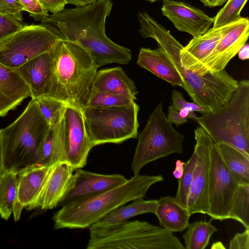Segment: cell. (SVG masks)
<instances>
[{"label":"cell","mask_w":249,"mask_h":249,"mask_svg":"<svg viewBox=\"0 0 249 249\" xmlns=\"http://www.w3.org/2000/svg\"><path fill=\"white\" fill-rule=\"evenodd\" d=\"M139 109L135 101L125 106L86 107L82 111L92 147L107 143H120L137 138Z\"/></svg>","instance_id":"ba28073f"},{"label":"cell","mask_w":249,"mask_h":249,"mask_svg":"<svg viewBox=\"0 0 249 249\" xmlns=\"http://www.w3.org/2000/svg\"><path fill=\"white\" fill-rule=\"evenodd\" d=\"M238 186L214 143L210 154L208 182L209 215L212 219L220 221L229 219Z\"/></svg>","instance_id":"7c38bea8"},{"label":"cell","mask_w":249,"mask_h":249,"mask_svg":"<svg viewBox=\"0 0 249 249\" xmlns=\"http://www.w3.org/2000/svg\"><path fill=\"white\" fill-rule=\"evenodd\" d=\"M56 125L49 127L39 152V165L50 168L53 165Z\"/></svg>","instance_id":"836d02e7"},{"label":"cell","mask_w":249,"mask_h":249,"mask_svg":"<svg viewBox=\"0 0 249 249\" xmlns=\"http://www.w3.org/2000/svg\"><path fill=\"white\" fill-rule=\"evenodd\" d=\"M166 53L179 74L183 89L193 102L213 112L226 104L238 86V81L223 70L200 76L185 68L181 64L180 51L183 46L173 37L158 46Z\"/></svg>","instance_id":"52a82bcc"},{"label":"cell","mask_w":249,"mask_h":249,"mask_svg":"<svg viewBox=\"0 0 249 249\" xmlns=\"http://www.w3.org/2000/svg\"><path fill=\"white\" fill-rule=\"evenodd\" d=\"M195 135L196 144L194 151L196 154V161L186 208L191 215L196 213L209 215L210 154L214 142L209 134L200 126L195 130Z\"/></svg>","instance_id":"4fadbf2b"},{"label":"cell","mask_w":249,"mask_h":249,"mask_svg":"<svg viewBox=\"0 0 249 249\" xmlns=\"http://www.w3.org/2000/svg\"><path fill=\"white\" fill-rule=\"evenodd\" d=\"M107 92L136 100L138 91L134 82L121 67L97 71L92 84V90Z\"/></svg>","instance_id":"7402d4cb"},{"label":"cell","mask_w":249,"mask_h":249,"mask_svg":"<svg viewBox=\"0 0 249 249\" xmlns=\"http://www.w3.org/2000/svg\"><path fill=\"white\" fill-rule=\"evenodd\" d=\"M87 249H184L172 232L146 221H125L102 228L89 227Z\"/></svg>","instance_id":"8992f818"},{"label":"cell","mask_w":249,"mask_h":249,"mask_svg":"<svg viewBox=\"0 0 249 249\" xmlns=\"http://www.w3.org/2000/svg\"><path fill=\"white\" fill-rule=\"evenodd\" d=\"M29 97L30 89L18 71L0 63V117L6 116Z\"/></svg>","instance_id":"44dd1931"},{"label":"cell","mask_w":249,"mask_h":249,"mask_svg":"<svg viewBox=\"0 0 249 249\" xmlns=\"http://www.w3.org/2000/svg\"><path fill=\"white\" fill-rule=\"evenodd\" d=\"M16 70L29 87L32 99L48 97L53 75L50 51L37 56Z\"/></svg>","instance_id":"d6986e66"},{"label":"cell","mask_w":249,"mask_h":249,"mask_svg":"<svg viewBox=\"0 0 249 249\" xmlns=\"http://www.w3.org/2000/svg\"><path fill=\"white\" fill-rule=\"evenodd\" d=\"M146 0L149 1L151 2H153L154 1H158V0Z\"/></svg>","instance_id":"c3c4849f"},{"label":"cell","mask_w":249,"mask_h":249,"mask_svg":"<svg viewBox=\"0 0 249 249\" xmlns=\"http://www.w3.org/2000/svg\"><path fill=\"white\" fill-rule=\"evenodd\" d=\"M233 23L218 28L212 27L202 35L193 38L180 51V61L183 66L198 74L204 61Z\"/></svg>","instance_id":"ac0fdd59"},{"label":"cell","mask_w":249,"mask_h":249,"mask_svg":"<svg viewBox=\"0 0 249 249\" xmlns=\"http://www.w3.org/2000/svg\"><path fill=\"white\" fill-rule=\"evenodd\" d=\"M171 99L172 103L171 105L178 110L184 108L191 111H197L202 114L210 112L207 108L194 102H187L183 97L182 93L176 90H173Z\"/></svg>","instance_id":"8d00e7d4"},{"label":"cell","mask_w":249,"mask_h":249,"mask_svg":"<svg viewBox=\"0 0 249 249\" xmlns=\"http://www.w3.org/2000/svg\"><path fill=\"white\" fill-rule=\"evenodd\" d=\"M49 127L36 100L32 99L21 115L1 129L5 170L18 175L39 165V152Z\"/></svg>","instance_id":"277c9868"},{"label":"cell","mask_w":249,"mask_h":249,"mask_svg":"<svg viewBox=\"0 0 249 249\" xmlns=\"http://www.w3.org/2000/svg\"><path fill=\"white\" fill-rule=\"evenodd\" d=\"M50 52L53 75L47 97L83 110L88 107L99 67L87 50L72 42L59 39Z\"/></svg>","instance_id":"7a4b0ae2"},{"label":"cell","mask_w":249,"mask_h":249,"mask_svg":"<svg viewBox=\"0 0 249 249\" xmlns=\"http://www.w3.org/2000/svg\"><path fill=\"white\" fill-rule=\"evenodd\" d=\"M22 6L19 0H0V13L23 23Z\"/></svg>","instance_id":"d590c367"},{"label":"cell","mask_w":249,"mask_h":249,"mask_svg":"<svg viewBox=\"0 0 249 249\" xmlns=\"http://www.w3.org/2000/svg\"><path fill=\"white\" fill-rule=\"evenodd\" d=\"M50 168L35 165L21 172L17 176V196L13 215L14 220L20 218L22 209H34L41 194Z\"/></svg>","instance_id":"e0dca14e"},{"label":"cell","mask_w":249,"mask_h":249,"mask_svg":"<svg viewBox=\"0 0 249 249\" xmlns=\"http://www.w3.org/2000/svg\"><path fill=\"white\" fill-rule=\"evenodd\" d=\"M44 7L53 14H58L65 9L66 0H39Z\"/></svg>","instance_id":"ab89813d"},{"label":"cell","mask_w":249,"mask_h":249,"mask_svg":"<svg viewBox=\"0 0 249 249\" xmlns=\"http://www.w3.org/2000/svg\"><path fill=\"white\" fill-rule=\"evenodd\" d=\"M23 10L28 12L36 21H42L49 16L48 10L39 0H19Z\"/></svg>","instance_id":"e575fe53"},{"label":"cell","mask_w":249,"mask_h":249,"mask_svg":"<svg viewBox=\"0 0 249 249\" xmlns=\"http://www.w3.org/2000/svg\"><path fill=\"white\" fill-rule=\"evenodd\" d=\"M168 110V112L166 117L172 124H175L178 126L188 121V119L182 117L179 114V110L175 108L172 105L169 106Z\"/></svg>","instance_id":"60d3db41"},{"label":"cell","mask_w":249,"mask_h":249,"mask_svg":"<svg viewBox=\"0 0 249 249\" xmlns=\"http://www.w3.org/2000/svg\"><path fill=\"white\" fill-rule=\"evenodd\" d=\"M204 5L213 8L217 6H221L225 3L224 0H199Z\"/></svg>","instance_id":"bcb514c9"},{"label":"cell","mask_w":249,"mask_h":249,"mask_svg":"<svg viewBox=\"0 0 249 249\" xmlns=\"http://www.w3.org/2000/svg\"><path fill=\"white\" fill-rule=\"evenodd\" d=\"M112 7L111 0H97L49 15L41 22L59 39L82 46L99 67L111 63L127 65L132 59L131 50L112 41L106 34V20Z\"/></svg>","instance_id":"6da1fadb"},{"label":"cell","mask_w":249,"mask_h":249,"mask_svg":"<svg viewBox=\"0 0 249 249\" xmlns=\"http://www.w3.org/2000/svg\"><path fill=\"white\" fill-rule=\"evenodd\" d=\"M196 121L215 144L224 143L249 158V81H238L228 102L213 112L202 114Z\"/></svg>","instance_id":"5b68a950"},{"label":"cell","mask_w":249,"mask_h":249,"mask_svg":"<svg viewBox=\"0 0 249 249\" xmlns=\"http://www.w3.org/2000/svg\"><path fill=\"white\" fill-rule=\"evenodd\" d=\"M184 136L178 132L167 120L159 103L149 116L138 136L131 164L134 175L147 163L174 154L183 153Z\"/></svg>","instance_id":"9c48e42d"},{"label":"cell","mask_w":249,"mask_h":249,"mask_svg":"<svg viewBox=\"0 0 249 249\" xmlns=\"http://www.w3.org/2000/svg\"><path fill=\"white\" fill-rule=\"evenodd\" d=\"M184 163L185 162H182L179 160L177 161L175 169L173 172L174 176L176 178L179 179L181 177Z\"/></svg>","instance_id":"f6af8a7d"},{"label":"cell","mask_w":249,"mask_h":249,"mask_svg":"<svg viewBox=\"0 0 249 249\" xmlns=\"http://www.w3.org/2000/svg\"><path fill=\"white\" fill-rule=\"evenodd\" d=\"M24 25L23 23L0 13V41L17 32Z\"/></svg>","instance_id":"74e56055"},{"label":"cell","mask_w":249,"mask_h":249,"mask_svg":"<svg viewBox=\"0 0 249 249\" xmlns=\"http://www.w3.org/2000/svg\"><path fill=\"white\" fill-rule=\"evenodd\" d=\"M59 38L45 25H24L0 41V63L17 69L50 51Z\"/></svg>","instance_id":"30bf717a"},{"label":"cell","mask_w":249,"mask_h":249,"mask_svg":"<svg viewBox=\"0 0 249 249\" xmlns=\"http://www.w3.org/2000/svg\"><path fill=\"white\" fill-rule=\"evenodd\" d=\"M225 1V2H226V1H227V0H224Z\"/></svg>","instance_id":"681fc988"},{"label":"cell","mask_w":249,"mask_h":249,"mask_svg":"<svg viewBox=\"0 0 249 249\" xmlns=\"http://www.w3.org/2000/svg\"><path fill=\"white\" fill-rule=\"evenodd\" d=\"M163 180L161 175H134L117 187L72 201L63 206L54 214V228L90 227L117 208L137 198L144 197L152 185Z\"/></svg>","instance_id":"3957f363"},{"label":"cell","mask_w":249,"mask_h":249,"mask_svg":"<svg viewBox=\"0 0 249 249\" xmlns=\"http://www.w3.org/2000/svg\"><path fill=\"white\" fill-rule=\"evenodd\" d=\"M134 101L125 96L92 90L88 107L97 108L121 107L129 105Z\"/></svg>","instance_id":"d6a6232c"},{"label":"cell","mask_w":249,"mask_h":249,"mask_svg":"<svg viewBox=\"0 0 249 249\" xmlns=\"http://www.w3.org/2000/svg\"><path fill=\"white\" fill-rule=\"evenodd\" d=\"M236 233L230 240L229 249H249V229Z\"/></svg>","instance_id":"f35d334b"},{"label":"cell","mask_w":249,"mask_h":249,"mask_svg":"<svg viewBox=\"0 0 249 249\" xmlns=\"http://www.w3.org/2000/svg\"><path fill=\"white\" fill-rule=\"evenodd\" d=\"M157 206V200H145L143 197H139L128 205L117 208L90 226L102 228L126 221L138 215L155 213Z\"/></svg>","instance_id":"d4e9b609"},{"label":"cell","mask_w":249,"mask_h":249,"mask_svg":"<svg viewBox=\"0 0 249 249\" xmlns=\"http://www.w3.org/2000/svg\"><path fill=\"white\" fill-rule=\"evenodd\" d=\"M137 64L173 86L183 88L184 84L178 71L160 48L156 49L141 48Z\"/></svg>","instance_id":"603a6c76"},{"label":"cell","mask_w":249,"mask_h":249,"mask_svg":"<svg viewBox=\"0 0 249 249\" xmlns=\"http://www.w3.org/2000/svg\"><path fill=\"white\" fill-rule=\"evenodd\" d=\"M239 58L242 60L249 59V45L245 43L238 52Z\"/></svg>","instance_id":"7bdbcfd3"},{"label":"cell","mask_w":249,"mask_h":249,"mask_svg":"<svg viewBox=\"0 0 249 249\" xmlns=\"http://www.w3.org/2000/svg\"><path fill=\"white\" fill-rule=\"evenodd\" d=\"M1 129H0V181L5 169L4 162L3 147L2 142Z\"/></svg>","instance_id":"b9f144b4"},{"label":"cell","mask_w":249,"mask_h":249,"mask_svg":"<svg viewBox=\"0 0 249 249\" xmlns=\"http://www.w3.org/2000/svg\"><path fill=\"white\" fill-rule=\"evenodd\" d=\"M74 170L64 161L57 162L51 167L34 209L40 208L46 210L58 206Z\"/></svg>","instance_id":"ffe728a7"},{"label":"cell","mask_w":249,"mask_h":249,"mask_svg":"<svg viewBox=\"0 0 249 249\" xmlns=\"http://www.w3.org/2000/svg\"><path fill=\"white\" fill-rule=\"evenodd\" d=\"M90 144L83 111L67 104L59 126L58 162L64 161L74 170L85 166Z\"/></svg>","instance_id":"8fae6325"},{"label":"cell","mask_w":249,"mask_h":249,"mask_svg":"<svg viewBox=\"0 0 249 249\" xmlns=\"http://www.w3.org/2000/svg\"><path fill=\"white\" fill-rule=\"evenodd\" d=\"M182 235L187 249H204L213 234L217 231L211 221H198L189 224Z\"/></svg>","instance_id":"4316f807"},{"label":"cell","mask_w":249,"mask_h":249,"mask_svg":"<svg viewBox=\"0 0 249 249\" xmlns=\"http://www.w3.org/2000/svg\"><path fill=\"white\" fill-rule=\"evenodd\" d=\"M249 35V20L241 18L233 22L216 47L204 61L198 74L203 76L224 70L230 61L246 43Z\"/></svg>","instance_id":"5bb4252c"},{"label":"cell","mask_w":249,"mask_h":249,"mask_svg":"<svg viewBox=\"0 0 249 249\" xmlns=\"http://www.w3.org/2000/svg\"><path fill=\"white\" fill-rule=\"evenodd\" d=\"M36 100L49 126H55L59 124L62 119L67 104L57 99L46 97Z\"/></svg>","instance_id":"f546056e"},{"label":"cell","mask_w":249,"mask_h":249,"mask_svg":"<svg viewBox=\"0 0 249 249\" xmlns=\"http://www.w3.org/2000/svg\"><path fill=\"white\" fill-rule=\"evenodd\" d=\"M161 12L178 30L189 33L193 38L207 32L214 21V18L181 1L163 0Z\"/></svg>","instance_id":"2e32d148"},{"label":"cell","mask_w":249,"mask_h":249,"mask_svg":"<svg viewBox=\"0 0 249 249\" xmlns=\"http://www.w3.org/2000/svg\"><path fill=\"white\" fill-rule=\"evenodd\" d=\"M247 0H228L214 17L213 28L224 26L240 19V13Z\"/></svg>","instance_id":"1f68e13d"},{"label":"cell","mask_w":249,"mask_h":249,"mask_svg":"<svg viewBox=\"0 0 249 249\" xmlns=\"http://www.w3.org/2000/svg\"><path fill=\"white\" fill-rule=\"evenodd\" d=\"M229 217L249 229V185H238Z\"/></svg>","instance_id":"f1b7e54d"},{"label":"cell","mask_w":249,"mask_h":249,"mask_svg":"<svg viewBox=\"0 0 249 249\" xmlns=\"http://www.w3.org/2000/svg\"><path fill=\"white\" fill-rule=\"evenodd\" d=\"M196 161V154L194 151L188 160L185 162L181 177L178 179L177 192L175 197L177 202L186 208L187 198L193 181V173Z\"/></svg>","instance_id":"4dcf8cb0"},{"label":"cell","mask_w":249,"mask_h":249,"mask_svg":"<svg viewBox=\"0 0 249 249\" xmlns=\"http://www.w3.org/2000/svg\"><path fill=\"white\" fill-rule=\"evenodd\" d=\"M154 214L160 226L171 232H181L187 229L191 215L187 209L167 196L158 200Z\"/></svg>","instance_id":"cb8c5ba5"},{"label":"cell","mask_w":249,"mask_h":249,"mask_svg":"<svg viewBox=\"0 0 249 249\" xmlns=\"http://www.w3.org/2000/svg\"><path fill=\"white\" fill-rule=\"evenodd\" d=\"M127 179L120 174L103 175L78 169L72 175L58 206L104 192Z\"/></svg>","instance_id":"9a60e30c"},{"label":"cell","mask_w":249,"mask_h":249,"mask_svg":"<svg viewBox=\"0 0 249 249\" xmlns=\"http://www.w3.org/2000/svg\"><path fill=\"white\" fill-rule=\"evenodd\" d=\"M219 154L238 185H249V158L233 147L224 143L215 144Z\"/></svg>","instance_id":"484cf974"},{"label":"cell","mask_w":249,"mask_h":249,"mask_svg":"<svg viewBox=\"0 0 249 249\" xmlns=\"http://www.w3.org/2000/svg\"><path fill=\"white\" fill-rule=\"evenodd\" d=\"M212 249H225L223 244L221 242H217L213 243L211 247Z\"/></svg>","instance_id":"7dc6e473"},{"label":"cell","mask_w":249,"mask_h":249,"mask_svg":"<svg viewBox=\"0 0 249 249\" xmlns=\"http://www.w3.org/2000/svg\"><path fill=\"white\" fill-rule=\"evenodd\" d=\"M18 175L5 171L0 181V216L7 220L13 213L17 196Z\"/></svg>","instance_id":"83f0119b"},{"label":"cell","mask_w":249,"mask_h":249,"mask_svg":"<svg viewBox=\"0 0 249 249\" xmlns=\"http://www.w3.org/2000/svg\"><path fill=\"white\" fill-rule=\"evenodd\" d=\"M97 0H66L67 4L82 7L91 4Z\"/></svg>","instance_id":"ee69618b"}]
</instances>
